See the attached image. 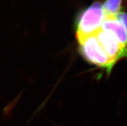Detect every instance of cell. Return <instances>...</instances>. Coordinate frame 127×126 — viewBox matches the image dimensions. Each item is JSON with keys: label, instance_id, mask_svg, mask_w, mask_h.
<instances>
[{"label": "cell", "instance_id": "obj_1", "mask_svg": "<svg viewBox=\"0 0 127 126\" xmlns=\"http://www.w3.org/2000/svg\"><path fill=\"white\" fill-rule=\"evenodd\" d=\"M106 17L103 3L96 1L82 10L77 16L75 21L77 39L94 35L101 28Z\"/></svg>", "mask_w": 127, "mask_h": 126}, {"label": "cell", "instance_id": "obj_2", "mask_svg": "<svg viewBox=\"0 0 127 126\" xmlns=\"http://www.w3.org/2000/svg\"><path fill=\"white\" fill-rule=\"evenodd\" d=\"M79 51L86 61L97 68L105 69L110 75L116 64L102 48L95 35L77 39Z\"/></svg>", "mask_w": 127, "mask_h": 126}, {"label": "cell", "instance_id": "obj_3", "mask_svg": "<svg viewBox=\"0 0 127 126\" xmlns=\"http://www.w3.org/2000/svg\"><path fill=\"white\" fill-rule=\"evenodd\" d=\"M94 35L106 54L116 64L119 60L127 58V48L119 43L112 32L101 28Z\"/></svg>", "mask_w": 127, "mask_h": 126}, {"label": "cell", "instance_id": "obj_4", "mask_svg": "<svg viewBox=\"0 0 127 126\" xmlns=\"http://www.w3.org/2000/svg\"><path fill=\"white\" fill-rule=\"evenodd\" d=\"M101 28L114 34L121 45L127 48V30L121 21L116 16H106L101 25Z\"/></svg>", "mask_w": 127, "mask_h": 126}, {"label": "cell", "instance_id": "obj_5", "mask_svg": "<svg viewBox=\"0 0 127 126\" xmlns=\"http://www.w3.org/2000/svg\"><path fill=\"white\" fill-rule=\"evenodd\" d=\"M103 6L106 16H116L122 12L123 0H105Z\"/></svg>", "mask_w": 127, "mask_h": 126}, {"label": "cell", "instance_id": "obj_6", "mask_svg": "<svg viewBox=\"0 0 127 126\" xmlns=\"http://www.w3.org/2000/svg\"><path fill=\"white\" fill-rule=\"evenodd\" d=\"M116 16V18L121 21V23L123 24L127 30V13L124 12H121Z\"/></svg>", "mask_w": 127, "mask_h": 126}]
</instances>
